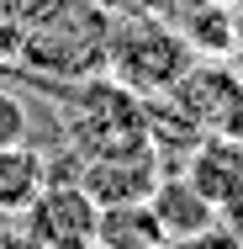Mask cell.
Wrapping results in <instances>:
<instances>
[{
	"label": "cell",
	"instance_id": "obj_1",
	"mask_svg": "<svg viewBox=\"0 0 243 249\" xmlns=\"http://www.w3.org/2000/svg\"><path fill=\"white\" fill-rule=\"evenodd\" d=\"M195 64L201 58L191 53L185 32L175 21H164L159 11H132V16H122L106 32V69H111V80L148 96V101L175 90Z\"/></svg>",
	"mask_w": 243,
	"mask_h": 249
},
{
	"label": "cell",
	"instance_id": "obj_2",
	"mask_svg": "<svg viewBox=\"0 0 243 249\" xmlns=\"http://www.w3.org/2000/svg\"><path fill=\"white\" fill-rule=\"evenodd\" d=\"M69 133L85 149V159L153 149L148 101L127 85H116V80H80V90L69 101Z\"/></svg>",
	"mask_w": 243,
	"mask_h": 249
},
{
	"label": "cell",
	"instance_id": "obj_3",
	"mask_svg": "<svg viewBox=\"0 0 243 249\" xmlns=\"http://www.w3.org/2000/svg\"><path fill=\"white\" fill-rule=\"evenodd\" d=\"M21 217H27V233L43 249H85V244H96L100 207L90 201V191L80 180H69V186H53L48 180Z\"/></svg>",
	"mask_w": 243,
	"mask_h": 249
},
{
	"label": "cell",
	"instance_id": "obj_4",
	"mask_svg": "<svg viewBox=\"0 0 243 249\" xmlns=\"http://www.w3.org/2000/svg\"><path fill=\"white\" fill-rule=\"evenodd\" d=\"M80 186L90 191L96 207H132V201H148L153 186H159V154L153 149L96 154V159H85Z\"/></svg>",
	"mask_w": 243,
	"mask_h": 249
},
{
	"label": "cell",
	"instance_id": "obj_5",
	"mask_svg": "<svg viewBox=\"0 0 243 249\" xmlns=\"http://www.w3.org/2000/svg\"><path fill=\"white\" fill-rule=\"evenodd\" d=\"M180 175L222 212V207L243 201V143L227 133H201L180 164Z\"/></svg>",
	"mask_w": 243,
	"mask_h": 249
},
{
	"label": "cell",
	"instance_id": "obj_6",
	"mask_svg": "<svg viewBox=\"0 0 243 249\" xmlns=\"http://www.w3.org/2000/svg\"><path fill=\"white\" fill-rule=\"evenodd\" d=\"M148 212H153V223L164 228L169 244H175V239H191V233H201V228L217 223V207L201 196L185 175H159V186H153V196H148Z\"/></svg>",
	"mask_w": 243,
	"mask_h": 249
},
{
	"label": "cell",
	"instance_id": "obj_7",
	"mask_svg": "<svg viewBox=\"0 0 243 249\" xmlns=\"http://www.w3.org/2000/svg\"><path fill=\"white\" fill-rule=\"evenodd\" d=\"M48 186V154L32 143L0 149V217H21Z\"/></svg>",
	"mask_w": 243,
	"mask_h": 249
},
{
	"label": "cell",
	"instance_id": "obj_8",
	"mask_svg": "<svg viewBox=\"0 0 243 249\" xmlns=\"http://www.w3.org/2000/svg\"><path fill=\"white\" fill-rule=\"evenodd\" d=\"M164 228L153 223L148 201H132V207H100L96 223V249H164Z\"/></svg>",
	"mask_w": 243,
	"mask_h": 249
},
{
	"label": "cell",
	"instance_id": "obj_9",
	"mask_svg": "<svg viewBox=\"0 0 243 249\" xmlns=\"http://www.w3.org/2000/svg\"><path fill=\"white\" fill-rule=\"evenodd\" d=\"M185 43L195 58H227L233 53V5H217V0H195L185 11Z\"/></svg>",
	"mask_w": 243,
	"mask_h": 249
},
{
	"label": "cell",
	"instance_id": "obj_10",
	"mask_svg": "<svg viewBox=\"0 0 243 249\" xmlns=\"http://www.w3.org/2000/svg\"><path fill=\"white\" fill-rule=\"evenodd\" d=\"M27 127H32V111H27V101L16 96V90H5V85H0V149H11V143H27Z\"/></svg>",
	"mask_w": 243,
	"mask_h": 249
},
{
	"label": "cell",
	"instance_id": "obj_11",
	"mask_svg": "<svg viewBox=\"0 0 243 249\" xmlns=\"http://www.w3.org/2000/svg\"><path fill=\"white\" fill-rule=\"evenodd\" d=\"M164 249H243V239H233V228L211 223V228H201L191 239H175V244H164Z\"/></svg>",
	"mask_w": 243,
	"mask_h": 249
},
{
	"label": "cell",
	"instance_id": "obj_12",
	"mask_svg": "<svg viewBox=\"0 0 243 249\" xmlns=\"http://www.w3.org/2000/svg\"><path fill=\"white\" fill-rule=\"evenodd\" d=\"M0 249H43V244H37L27 228H21V233H0Z\"/></svg>",
	"mask_w": 243,
	"mask_h": 249
},
{
	"label": "cell",
	"instance_id": "obj_13",
	"mask_svg": "<svg viewBox=\"0 0 243 249\" xmlns=\"http://www.w3.org/2000/svg\"><path fill=\"white\" fill-rule=\"evenodd\" d=\"M233 53H243V0L233 5Z\"/></svg>",
	"mask_w": 243,
	"mask_h": 249
},
{
	"label": "cell",
	"instance_id": "obj_14",
	"mask_svg": "<svg viewBox=\"0 0 243 249\" xmlns=\"http://www.w3.org/2000/svg\"><path fill=\"white\" fill-rule=\"evenodd\" d=\"M217 5H238V0H217Z\"/></svg>",
	"mask_w": 243,
	"mask_h": 249
},
{
	"label": "cell",
	"instance_id": "obj_15",
	"mask_svg": "<svg viewBox=\"0 0 243 249\" xmlns=\"http://www.w3.org/2000/svg\"><path fill=\"white\" fill-rule=\"evenodd\" d=\"M85 249H96V244H85Z\"/></svg>",
	"mask_w": 243,
	"mask_h": 249
}]
</instances>
